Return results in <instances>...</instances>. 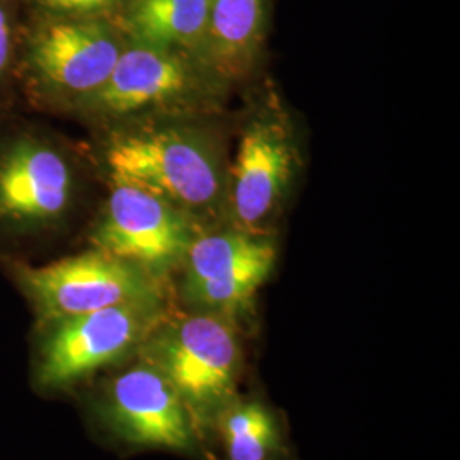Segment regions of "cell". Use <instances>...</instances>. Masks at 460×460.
I'll use <instances>...</instances> for the list:
<instances>
[{
    "mask_svg": "<svg viewBox=\"0 0 460 460\" xmlns=\"http://www.w3.org/2000/svg\"><path fill=\"white\" fill-rule=\"evenodd\" d=\"M113 182L169 199L195 220L227 212L229 171L212 137L165 127L115 137L104 152Z\"/></svg>",
    "mask_w": 460,
    "mask_h": 460,
    "instance_id": "cell-2",
    "label": "cell"
},
{
    "mask_svg": "<svg viewBox=\"0 0 460 460\" xmlns=\"http://www.w3.org/2000/svg\"><path fill=\"white\" fill-rule=\"evenodd\" d=\"M167 311L165 304H127L36 323L30 357L34 393L72 394L128 362Z\"/></svg>",
    "mask_w": 460,
    "mask_h": 460,
    "instance_id": "cell-1",
    "label": "cell"
},
{
    "mask_svg": "<svg viewBox=\"0 0 460 460\" xmlns=\"http://www.w3.org/2000/svg\"><path fill=\"white\" fill-rule=\"evenodd\" d=\"M266 0H210L203 66L214 75L246 72L261 41Z\"/></svg>",
    "mask_w": 460,
    "mask_h": 460,
    "instance_id": "cell-13",
    "label": "cell"
},
{
    "mask_svg": "<svg viewBox=\"0 0 460 460\" xmlns=\"http://www.w3.org/2000/svg\"><path fill=\"white\" fill-rule=\"evenodd\" d=\"M121 0H38L40 7L55 17H93Z\"/></svg>",
    "mask_w": 460,
    "mask_h": 460,
    "instance_id": "cell-15",
    "label": "cell"
},
{
    "mask_svg": "<svg viewBox=\"0 0 460 460\" xmlns=\"http://www.w3.org/2000/svg\"><path fill=\"white\" fill-rule=\"evenodd\" d=\"M16 43V17L7 0H0V75L11 64Z\"/></svg>",
    "mask_w": 460,
    "mask_h": 460,
    "instance_id": "cell-16",
    "label": "cell"
},
{
    "mask_svg": "<svg viewBox=\"0 0 460 460\" xmlns=\"http://www.w3.org/2000/svg\"><path fill=\"white\" fill-rule=\"evenodd\" d=\"M191 215L146 188L115 182L91 235L94 249L135 264L165 281L181 268L199 229Z\"/></svg>",
    "mask_w": 460,
    "mask_h": 460,
    "instance_id": "cell-6",
    "label": "cell"
},
{
    "mask_svg": "<svg viewBox=\"0 0 460 460\" xmlns=\"http://www.w3.org/2000/svg\"><path fill=\"white\" fill-rule=\"evenodd\" d=\"M210 0H130L123 16L130 41L180 51L203 66Z\"/></svg>",
    "mask_w": 460,
    "mask_h": 460,
    "instance_id": "cell-12",
    "label": "cell"
},
{
    "mask_svg": "<svg viewBox=\"0 0 460 460\" xmlns=\"http://www.w3.org/2000/svg\"><path fill=\"white\" fill-rule=\"evenodd\" d=\"M275 260L277 247L264 232H199L182 260V298L193 311L234 321L251 307Z\"/></svg>",
    "mask_w": 460,
    "mask_h": 460,
    "instance_id": "cell-7",
    "label": "cell"
},
{
    "mask_svg": "<svg viewBox=\"0 0 460 460\" xmlns=\"http://www.w3.org/2000/svg\"><path fill=\"white\" fill-rule=\"evenodd\" d=\"M36 323L127 304H165L164 281L99 249L31 266L11 263Z\"/></svg>",
    "mask_w": 460,
    "mask_h": 460,
    "instance_id": "cell-5",
    "label": "cell"
},
{
    "mask_svg": "<svg viewBox=\"0 0 460 460\" xmlns=\"http://www.w3.org/2000/svg\"><path fill=\"white\" fill-rule=\"evenodd\" d=\"M84 387L87 420L121 450L201 452V433L169 380L138 355L101 374Z\"/></svg>",
    "mask_w": 460,
    "mask_h": 460,
    "instance_id": "cell-4",
    "label": "cell"
},
{
    "mask_svg": "<svg viewBox=\"0 0 460 460\" xmlns=\"http://www.w3.org/2000/svg\"><path fill=\"white\" fill-rule=\"evenodd\" d=\"M296 165V142L279 116H258L247 125L227 186V212L237 229L263 232L287 197Z\"/></svg>",
    "mask_w": 460,
    "mask_h": 460,
    "instance_id": "cell-8",
    "label": "cell"
},
{
    "mask_svg": "<svg viewBox=\"0 0 460 460\" xmlns=\"http://www.w3.org/2000/svg\"><path fill=\"white\" fill-rule=\"evenodd\" d=\"M75 190L72 165L47 144L21 140L0 157V218L17 226L53 224Z\"/></svg>",
    "mask_w": 460,
    "mask_h": 460,
    "instance_id": "cell-11",
    "label": "cell"
},
{
    "mask_svg": "<svg viewBox=\"0 0 460 460\" xmlns=\"http://www.w3.org/2000/svg\"><path fill=\"white\" fill-rule=\"evenodd\" d=\"M123 49V40L104 22L55 17L34 36L31 64L51 89L84 101L108 81Z\"/></svg>",
    "mask_w": 460,
    "mask_h": 460,
    "instance_id": "cell-9",
    "label": "cell"
},
{
    "mask_svg": "<svg viewBox=\"0 0 460 460\" xmlns=\"http://www.w3.org/2000/svg\"><path fill=\"white\" fill-rule=\"evenodd\" d=\"M181 395L199 433L235 399L243 346L234 323L217 314L165 313L137 353Z\"/></svg>",
    "mask_w": 460,
    "mask_h": 460,
    "instance_id": "cell-3",
    "label": "cell"
},
{
    "mask_svg": "<svg viewBox=\"0 0 460 460\" xmlns=\"http://www.w3.org/2000/svg\"><path fill=\"white\" fill-rule=\"evenodd\" d=\"M215 428L227 460H275L285 452L279 418L261 401L235 397L220 412Z\"/></svg>",
    "mask_w": 460,
    "mask_h": 460,
    "instance_id": "cell-14",
    "label": "cell"
},
{
    "mask_svg": "<svg viewBox=\"0 0 460 460\" xmlns=\"http://www.w3.org/2000/svg\"><path fill=\"white\" fill-rule=\"evenodd\" d=\"M195 58L130 41L121 51L108 81L83 102L102 116H127L167 106L195 94L201 72Z\"/></svg>",
    "mask_w": 460,
    "mask_h": 460,
    "instance_id": "cell-10",
    "label": "cell"
}]
</instances>
